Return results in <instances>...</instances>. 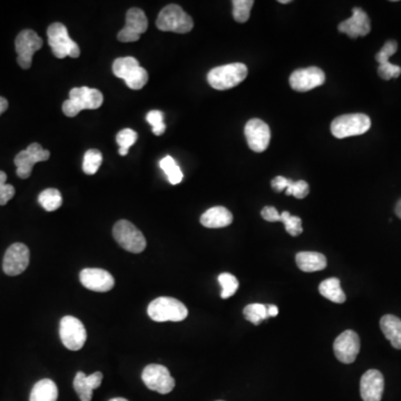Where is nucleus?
<instances>
[{"mask_svg":"<svg viewBox=\"0 0 401 401\" xmlns=\"http://www.w3.org/2000/svg\"><path fill=\"white\" fill-rule=\"evenodd\" d=\"M104 97L96 88H75L70 90L69 99L64 101L63 112L68 117H75L84 110H97L103 104Z\"/></svg>","mask_w":401,"mask_h":401,"instance_id":"obj_1","label":"nucleus"},{"mask_svg":"<svg viewBox=\"0 0 401 401\" xmlns=\"http://www.w3.org/2000/svg\"><path fill=\"white\" fill-rule=\"evenodd\" d=\"M247 76V67L245 64L233 63L211 69L208 74V82L214 90H227L241 84Z\"/></svg>","mask_w":401,"mask_h":401,"instance_id":"obj_2","label":"nucleus"},{"mask_svg":"<svg viewBox=\"0 0 401 401\" xmlns=\"http://www.w3.org/2000/svg\"><path fill=\"white\" fill-rule=\"evenodd\" d=\"M147 314L156 322H179L188 318V310L184 303L174 297H161L149 303Z\"/></svg>","mask_w":401,"mask_h":401,"instance_id":"obj_3","label":"nucleus"},{"mask_svg":"<svg viewBox=\"0 0 401 401\" xmlns=\"http://www.w3.org/2000/svg\"><path fill=\"white\" fill-rule=\"evenodd\" d=\"M113 73L123 79L131 90H138L149 81V74L134 57H121L113 63Z\"/></svg>","mask_w":401,"mask_h":401,"instance_id":"obj_4","label":"nucleus"},{"mask_svg":"<svg viewBox=\"0 0 401 401\" xmlns=\"http://www.w3.org/2000/svg\"><path fill=\"white\" fill-rule=\"evenodd\" d=\"M156 27L162 31L186 34L193 29L194 23L190 15L179 5H169L161 10L156 19Z\"/></svg>","mask_w":401,"mask_h":401,"instance_id":"obj_5","label":"nucleus"},{"mask_svg":"<svg viewBox=\"0 0 401 401\" xmlns=\"http://www.w3.org/2000/svg\"><path fill=\"white\" fill-rule=\"evenodd\" d=\"M48 44L57 58H77L81 55L79 46L70 38L66 26L62 23L51 24L47 29Z\"/></svg>","mask_w":401,"mask_h":401,"instance_id":"obj_6","label":"nucleus"},{"mask_svg":"<svg viewBox=\"0 0 401 401\" xmlns=\"http://www.w3.org/2000/svg\"><path fill=\"white\" fill-rule=\"evenodd\" d=\"M370 127V118L366 114H347L334 118L332 123V133L334 138L343 140L365 134Z\"/></svg>","mask_w":401,"mask_h":401,"instance_id":"obj_7","label":"nucleus"},{"mask_svg":"<svg viewBox=\"0 0 401 401\" xmlns=\"http://www.w3.org/2000/svg\"><path fill=\"white\" fill-rule=\"evenodd\" d=\"M113 236L118 245L129 252L140 253L145 250L146 240L143 233L126 220H121L114 225Z\"/></svg>","mask_w":401,"mask_h":401,"instance_id":"obj_8","label":"nucleus"},{"mask_svg":"<svg viewBox=\"0 0 401 401\" xmlns=\"http://www.w3.org/2000/svg\"><path fill=\"white\" fill-rule=\"evenodd\" d=\"M59 336L63 345L72 351H79L84 347L88 334L81 320L66 316L60 320Z\"/></svg>","mask_w":401,"mask_h":401,"instance_id":"obj_9","label":"nucleus"},{"mask_svg":"<svg viewBox=\"0 0 401 401\" xmlns=\"http://www.w3.org/2000/svg\"><path fill=\"white\" fill-rule=\"evenodd\" d=\"M15 47L17 53V62L23 69L31 68L33 56L42 47V40L36 31L25 29L20 31L15 40Z\"/></svg>","mask_w":401,"mask_h":401,"instance_id":"obj_10","label":"nucleus"},{"mask_svg":"<svg viewBox=\"0 0 401 401\" xmlns=\"http://www.w3.org/2000/svg\"><path fill=\"white\" fill-rule=\"evenodd\" d=\"M142 380L149 390L166 395L174 389L175 380L169 369L162 365H149L142 373Z\"/></svg>","mask_w":401,"mask_h":401,"instance_id":"obj_11","label":"nucleus"},{"mask_svg":"<svg viewBox=\"0 0 401 401\" xmlns=\"http://www.w3.org/2000/svg\"><path fill=\"white\" fill-rule=\"evenodd\" d=\"M51 156L47 149H44L38 143H33L25 149L18 153L15 157V165L17 167V175L20 179H28L35 164L45 162Z\"/></svg>","mask_w":401,"mask_h":401,"instance_id":"obj_12","label":"nucleus"},{"mask_svg":"<svg viewBox=\"0 0 401 401\" xmlns=\"http://www.w3.org/2000/svg\"><path fill=\"white\" fill-rule=\"evenodd\" d=\"M289 82L292 90L299 93H306L323 85L326 82V75L322 69L316 66L301 68L291 74Z\"/></svg>","mask_w":401,"mask_h":401,"instance_id":"obj_13","label":"nucleus"},{"mask_svg":"<svg viewBox=\"0 0 401 401\" xmlns=\"http://www.w3.org/2000/svg\"><path fill=\"white\" fill-rule=\"evenodd\" d=\"M31 252L23 243H14L5 253L3 261V272L10 277L22 275L28 268Z\"/></svg>","mask_w":401,"mask_h":401,"instance_id":"obj_14","label":"nucleus"},{"mask_svg":"<svg viewBox=\"0 0 401 401\" xmlns=\"http://www.w3.org/2000/svg\"><path fill=\"white\" fill-rule=\"evenodd\" d=\"M147 27L149 20L145 13L140 8H131L126 13V25L118 33L117 40L122 42H138Z\"/></svg>","mask_w":401,"mask_h":401,"instance_id":"obj_15","label":"nucleus"},{"mask_svg":"<svg viewBox=\"0 0 401 401\" xmlns=\"http://www.w3.org/2000/svg\"><path fill=\"white\" fill-rule=\"evenodd\" d=\"M334 354L343 363H352L360 351L359 336L352 330H347L338 336L334 343Z\"/></svg>","mask_w":401,"mask_h":401,"instance_id":"obj_16","label":"nucleus"},{"mask_svg":"<svg viewBox=\"0 0 401 401\" xmlns=\"http://www.w3.org/2000/svg\"><path fill=\"white\" fill-rule=\"evenodd\" d=\"M245 134L247 145L252 151L262 153L268 149L271 140V133L267 123L259 118H253L245 125Z\"/></svg>","mask_w":401,"mask_h":401,"instance_id":"obj_17","label":"nucleus"},{"mask_svg":"<svg viewBox=\"0 0 401 401\" xmlns=\"http://www.w3.org/2000/svg\"><path fill=\"white\" fill-rule=\"evenodd\" d=\"M79 279L86 289L95 292H107L115 286V280L106 270L88 268L83 270Z\"/></svg>","mask_w":401,"mask_h":401,"instance_id":"obj_18","label":"nucleus"},{"mask_svg":"<svg viewBox=\"0 0 401 401\" xmlns=\"http://www.w3.org/2000/svg\"><path fill=\"white\" fill-rule=\"evenodd\" d=\"M338 29L340 33L348 35L354 40L358 37L367 36L371 31L370 19L365 10H362L359 7H354L352 9V16L340 24Z\"/></svg>","mask_w":401,"mask_h":401,"instance_id":"obj_19","label":"nucleus"},{"mask_svg":"<svg viewBox=\"0 0 401 401\" xmlns=\"http://www.w3.org/2000/svg\"><path fill=\"white\" fill-rule=\"evenodd\" d=\"M384 379L376 369L366 371L360 380V393L363 401H380L384 395Z\"/></svg>","mask_w":401,"mask_h":401,"instance_id":"obj_20","label":"nucleus"},{"mask_svg":"<svg viewBox=\"0 0 401 401\" xmlns=\"http://www.w3.org/2000/svg\"><path fill=\"white\" fill-rule=\"evenodd\" d=\"M103 382V373H94L90 376H86L83 371L76 373L74 379V389L79 395L81 401H90L93 398V391L101 387Z\"/></svg>","mask_w":401,"mask_h":401,"instance_id":"obj_21","label":"nucleus"},{"mask_svg":"<svg viewBox=\"0 0 401 401\" xmlns=\"http://www.w3.org/2000/svg\"><path fill=\"white\" fill-rule=\"evenodd\" d=\"M199 221L203 227L208 229H221L232 224L233 215L227 208L214 206L205 211Z\"/></svg>","mask_w":401,"mask_h":401,"instance_id":"obj_22","label":"nucleus"},{"mask_svg":"<svg viewBox=\"0 0 401 401\" xmlns=\"http://www.w3.org/2000/svg\"><path fill=\"white\" fill-rule=\"evenodd\" d=\"M295 262L303 272H317L327 268L326 256L318 252H299Z\"/></svg>","mask_w":401,"mask_h":401,"instance_id":"obj_23","label":"nucleus"},{"mask_svg":"<svg viewBox=\"0 0 401 401\" xmlns=\"http://www.w3.org/2000/svg\"><path fill=\"white\" fill-rule=\"evenodd\" d=\"M380 328L393 348L401 349V320L393 314H386L380 320Z\"/></svg>","mask_w":401,"mask_h":401,"instance_id":"obj_24","label":"nucleus"},{"mask_svg":"<svg viewBox=\"0 0 401 401\" xmlns=\"http://www.w3.org/2000/svg\"><path fill=\"white\" fill-rule=\"evenodd\" d=\"M58 389L51 379H42L31 390L29 401H57Z\"/></svg>","mask_w":401,"mask_h":401,"instance_id":"obj_25","label":"nucleus"},{"mask_svg":"<svg viewBox=\"0 0 401 401\" xmlns=\"http://www.w3.org/2000/svg\"><path fill=\"white\" fill-rule=\"evenodd\" d=\"M320 295L334 303H343L347 300L345 292L341 289L340 280L337 278L327 279L319 286Z\"/></svg>","mask_w":401,"mask_h":401,"instance_id":"obj_26","label":"nucleus"},{"mask_svg":"<svg viewBox=\"0 0 401 401\" xmlns=\"http://www.w3.org/2000/svg\"><path fill=\"white\" fill-rule=\"evenodd\" d=\"M38 202L42 205L44 210L47 211V212H54L62 206V194L57 188H47L40 194Z\"/></svg>","mask_w":401,"mask_h":401,"instance_id":"obj_27","label":"nucleus"},{"mask_svg":"<svg viewBox=\"0 0 401 401\" xmlns=\"http://www.w3.org/2000/svg\"><path fill=\"white\" fill-rule=\"evenodd\" d=\"M160 167L163 170L167 180L170 181L172 186H177V184H180L182 182V171H181L180 166L177 165L173 157L167 155V156L162 158L160 162Z\"/></svg>","mask_w":401,"mask_h":401,"instance_id":"obj_28","label":"nucleus"},{"mask_svg":"<svg viewBox=\"0 0 401 401\" xmlns=\"http://www.w3.org/2000/svg\"><path fill=\"white\" fill-rule=\"evenodd\" d=\"M103 162V155L99 149H88L84 155L83 161V171L85 174L94 175L99 171Z\"/></svg>","mask_w":401,"mask_h":401,"instance_id":"obj_29","label":"nucleus"},{"mask_svg":"<svg viewBox=\"0 0 401 401\" xmlns=\"http://www.w3.org/2000/svg\"><path fill=\"white\" fill-rule=\"evenodd\" d=\"M245 319L250 321L253 325L259 326L263 320L268 319L267 306L262 304V303H252L249 306H245L243 310Z\"/></svg>","mask_w":401,"mask_h":401,"instance_id":"obj_30","label":"nucleus"},{"mask_svg":"<svg viewBox=\"0 0 401 401\" xmlns=\"http://www.w3.org/2000/svg\"><path fill=\"white\" fill-rule=\"evenodd\" d=\"M233 18L238 23H247L250 18L251 9L254 1L253 0H233Z\"/></svg>","mask_w":401,"mask_h":401,"instance_id":"obj_31","label":"nucleus"},{"mask_svg":"<svg viewBox=\"0 0 401 401\" xmlns=\"http://www.w3.org/2000/svg\"><path fill=\"white\" fill-rule=\"evenodd\" d=\"M218 280L222 286V299H229V297L236 295V292L238 289V281L234 275H231V273H221Z\"/></svg>","mask_w":401,"mask_h":401,"instance_id":"obj_32","label":"nucleus"},{"mask_svg":"<svg viewBox=\"0 0 401 401\" xmlns=\"http://www.w3.org/2000/svg\"><path fill=\"white\" fill-rule=\"evenodd\" d=\"M280 222H282L286 227V232L289 233L290 236H297L302 233V222H301L299 216H293L288 212L284 211L280 214Z\"/></svg>","mask_w":401,"mask_h":401,"instance_id":"obj_33","label":"nucleus"},{"mask_svg":"<svg viewBox=\"0 0 401 401\" xmlns=\"http://www.w3.org/2000/svg\"><path fill=\"white\" fill-rule=\"evenodd\" d=\"M146 121L152 126V131L156 136L163 135L166 131V125L164 123L163 113L161 111H151V112L146 115Z\"/></svg>","mask_w":401,"mask_h":401,"instance_id":"obj_34","label":"nucleus"},{"mask_svg":"<svg viewBox=\"0 0 401 401\" xmlns=\"http://www.w3.org/2000/svg\"><path fill=\"white\" fill-rule=\"evenodd\" d=\"M309 192H310V188L306 181L295 182V181L290 180L289 186L286 190V195H293L299 199L308 197Z\"/></svg>","mask_w":401,"mask_h":401,"instance_id":"obj_35","label":"nucleus"},{"mask_svg":"<svg viewBox=\"0 0 401 401\" xmlns=\"http://www.w3.org/2000/svg\"><path fill=\"white\" fill-rule=\"evenodd\" d=\"M6 181V173L0 171V205H6L16 193L14 186L7 184Z\"/></svg>","mask_w":401,"mask_h":401,"instance_id":"obj_36","label":"nucleus"},{"mask_svg":"<svg viewBox=\"0 0 401 401\" xmlns=\"http://www.w3.org/2000/svg\"><path fill=\"white\" fill-rule=\"evenodd\" d=\"M138 140V133L131 129H124L116 135V142L122 149H129Z\"/></svg>","mask_w":401,"mask_h":401,"instance_id":"obj_37","label":"nucleus"},{"mask_svg":"<svg viewBox=\"0 0 401 401\" xmlns=\"http://www.w3.org/2000/svg\"><path fill=\"white\" fill-rule=\"evenodd\" d=\"M378 74L384 81L398 79L401 75V67L398 65L391 64L390 62L379 65Z\"/></svg>","mask_w":401,"mask_h":401,"instance_id":"obj_38","label":"nucleus"},{"mask_svg":"<svg viewBox=\"0 0 401 401\" xmlns=\"http://www.w3.org/2000/svg\"><path fill=\"white\" fill-rule=\"evenodd\" d=\"M397 49H398V44H397V42H395V40H388V42L384 44V47H382L380 51L376 55V60L378 62V64L382 65L384 64V63L389 62L390 57L397 53Z\"/></svg>","mask_w":401,"mask_h":401,"instance_id":"obj_39","label":"nucleus"},{"mask_svg":"<svg viewBox=\"0 0 401 401\" xmlns=\"http://www.w3.org/2000/svg\"><path fill=\"white\" fill-rule=\"evenodd\" d=\"M261 215L268 222H280V213L273 206H265L262 208Z\"/></svg>","mask_w":401,"mask_h":401,"instance_id":"obj_40","label":"nucleus"},{"mask_svg":"<svg viewBox=\"0 0 401 401\" xmlns=\"http://www.w3.org/2000/svg\"><path fill=\"white\" fill-rule=\"evenodd\" d=\"M290 179H286L284 177H277L271 181V186L277 193L284 192L289 186Z\"/></svg>","mask_w":401,"mask_h":401,"instance_id":"obj_41","label":"nucleus"},{"mask_svg":"<svg viewBox=\"0 0 401 401\" xmlns=\"http://www.w3.org/2000/svg\"><path fill=\"white\" fill-rule=\"evenodd\" d=\"M267 311L268 317H277L279 314V308L275 304H268Z\"/></svg>","mask_w":401,"mask_h":401,"instance_id":"obj_42","label":"nucleus"},{"mask_svg":"<svg viewBox=\"0 0 401 401\" xmlns=\"http://www.w3.org/2000/svg\"><path fill=\"white\" fill-rule=\"evenodd\" d=\"M7 108H8V101L5 97L0 96V115L6 112Z\"/></svg>","mask_w":401,"mask_h":401,"instance_id":"obj_43","label":"nucleus"},{"mask_svg":"<svg viewBox=\"0 0 401 401\" xmlns=\"http://www.w3.org/2000/svg\"><path fill=\"white\" fill-rule=\"evenodd\" d=\"M395 211L397 216H398L399 219H401V199L397 203V205H395Z\"/></svg>","mask_w":401,"mask_h":401,"instance_id":"obj_44","label":"nucleus"},{"mask_svg":"<svg viewBox=\"0 0 401 401\" xmlns=\"http://www.w3.org/2000/svg\"><path fill=\"white\" fill-rule=\"evenodd\" d=\"M118 153H120V155H122V156H125V155L129 154V149H122V147H120V149H118Z\"/></svg>","mask_w":401,"mask_h":401,"instance_id":"obj_45","label":"nucleus"},{"mask_svg":"<svg viewBox=\"0 0 401 401\" xmlns=\"http://www.w3.org/2000/svg\"><path fill=\"white\" fill-rule=\"evenodd\" d=\"M110 401H129V400H127V399L125 398H113L111 399Z\"/></svg>","mask_w":401,"mask_h":401,"instance_id":"obj_46","label":"nucleus"},{"mask_svg":"<svg viewBox=\"0 0 401 401\" xmlns=\"http://www.w3.org/2000/svg\"><path fill=\"white\" fill-rule=\"evenodd\" d=\"M279 3H291L290 0H279Z\"/></svg>","mask_w":401,"mask_h":401,"instance_id":"obj_47","label":"nucleus"},{"mask_svg":"<svg viewBox=\"0 0 401 401\" xmlns=\"http://www.w3.org/2000/svg\"><path fill=\"white\" fill-rule=\"evenodd\" d=\"M216 401H223V400H216Z\"/></svg>","mask_w":401,"mask_h":401,"instance_id":"obj_48","label":"nucleus"}]
</instances>
